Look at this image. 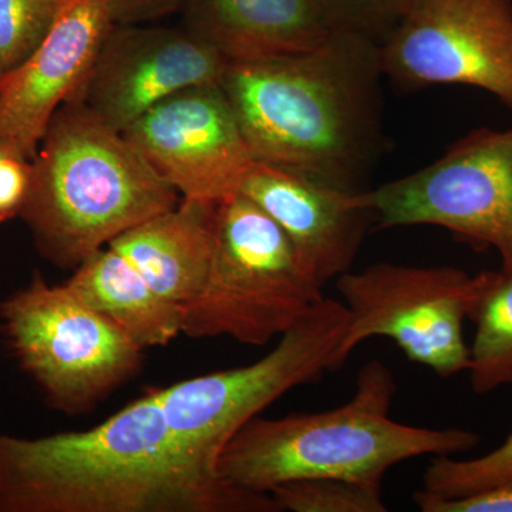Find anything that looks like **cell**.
Listing matches in <instances>:
<instances>
[{"instance_id": "1", "label": "cell", "mask_w": 512, "mask_h": 512, "mask_svg": "<svg viewBox=\"0 0 512 512\" xmlns=\"http://www.w3.org/2000/svg\"><path fill=\"white\" fill-rule=\"evenodd\" d=\"M0 512H281L185 450L157 390L90 430L0 431Z\"/></svg>"}, {"instance_id": "2", "label": "cell", "mask_w": 512, "mask_h": 512, "mask_svg": "<svg viewBox=\"0 0 512 512\" xmlns=\"http://www.w3.org/2000/svg\"><path fill=\"white\" fill-rule=\"evenodd\" d=\"M380 45L336 32L292 55L228 62L221 87L255 161L363 191L382 153Z\"/></svg>"}, {"instance_id": "3", "label": "cell", "mask_w": 512, "mask_h": 512, "mask_svg": "<svg viewBox=\"0 0 512 512\" xmlns=\"http://www.w3.org/2000/svg\"><path fill=\"white\" fill-rule=\"evenodd\" d=\"M392 370L373 359L360 369L348 403L281 419L256 416L228 441L218 473L245 490L271 493L303 478H342L382 487L384 474L421 456H456L480 444L477 433L397 423Z\"/></svg>"}, {"instance_id": "4", "label": "cell", "mask_w": 512, "mask_h": 512, "mask_svg": "<svg viewBox=\"0 0 512 512\" xmlns=\"http://www.w3.org/2000/svg\"><path fill=\"white\" fill-rule=\"evenodd\" d=\"M180 194L120 131L76 103L56 111L36 157L23 222L39 254L74 271Z\"/></svg>"}, {"instance_id": "5", "label": "cell", "mask_w": 512, "mask_h": 512, "mask_svg": "<svg viewBox=\"0 0 512 512\" xmlns=\"http://www.w3.org/2000/svg\"><path fill=\"white\" fill-rule=\"evenodd\" d=\"M322 289L284 229L239 192L217 204L210 271L184 306L183 335L265 346L325 298Z\"/></svg>"}, {"instance_id": "6", "label": "cell", "mask_w": 512, "mask_h": 512, "mask_svg": "<svg viewBox=\"0 0 512 512\" xmlns=\"http://www.w3.org/2000/svg\"><path fill=\"white\" fill-rule=\"evenodd\" d=\"M348 319L343 302L320 299L258 362L158 389L175 437L201 464L218 471L222 450L249 420L295 387L335 372Z\"/></svg>"}, {"instance_id": "7", "label": "cell", "mask_w": 512, "mask_h": 512, "mask_svg": "<svg viewBox=\"0 0 512 512\" xmlns=\"http://www.w3.org/2000/svg\"><path fill=\"white\" fill-rule=\"evenodd\" d=\"M0 325L20 367L60 412H87L140 367L143 350L39 272L0 302Z\"/></svg>"}, {"instance_id": "8", "label": "cell", "mask_w": 512, "mask_h": 512, "mask_svg": "<svg viewBox=\"0 0 512 512\" xmlns=\"http://www.w3.org/2000/svg\"><path fill=\"white\" fill-rule=\"evenodd\" d=\"M484 272L468 275L456 266H414L377 262L336 279L349 313L335 353L339 370L363 342L392 339L407 359L441 377L467 372L470 348L464 319L473 311Z\"/></svg>"}, {"instance_id": "9", "label": "cell", "mask_w": 512, "mask_h": 512, "mask_svg": "<svg viewBox=\"0 0 512 512\" xmlns=\"http://www.w3.org/2000/svg\"><path fill=\"white\" fill-rule=\"evenodd\" d=\"M377 229L431 225L494 248L512 274V130L471 131L416 173L365 190Z\"/></svg>"}, {"instance_id": "10", "label": "cell", "mask_w": 512, "mask_h": 512, "mask_svg": "<svg viewBox=\"0 0 512 512\" xmlns=\"http://www.w3.org/2000/svg\"><path fill=\"white\" fill-rule=\"evenodd\" d=\"M380 57L403 89L461 84L512 109V0H414Z\"/></svg>"}, {"instance_id": "11", "label": "cell", "mask_w": 512, "mask_h": 512, "mask_svg": "<svg viewBox=\"0 0 512 512\" xmlns=\"http://www.w3.org/2000/svg\"><path fill=\"white\" fill-rule=\"evenodd\" d=\"M123 134L187 200L220 204L239 194L255 161L221 84L168 97Z\"/></svg>"}, {"instance_id": "12", "label": "cell", "mask_w": 512, "mask_h": 512, "mask_svg": "<svg viewBox=\"0 0 512 512\" xmlns=\"http://www.w3.org/2000/svg\"><path fill=\"white\" fill-rule=\"evenodd\" d=\"M228 60L187 28L114 25L92 69L66 103H76L126 131L174 94L221 84Z\"/></svg>"}, {"instance_id": "13", "label": "cell", "mask_w": 512, "mask_h": 512, "mask_svg": "<svg viewBox=\"0 0 512 512\" xmlns=\"http://www.w3.org/2000/svg\"><path fill=\"white\" fill-rule=\"evenodd\" d=\"M113 26L106 0H67L42 45L0 83V143L36 157L50 121L82 86Z\"/></svg>"}, {"instance_id": "14", "label": "cell", "mask_w": 512, "mask_h": 512, "mask_svg": "<svg viewBox=\"0 0 512 512\" xmlns=\"http://www.w3.org/2000/svg\"><path fill=\"white\" fill-rule=\"evenodd\" d=\"M239 192L278 222L322 288L352 271L375 225L365 190H342L262 161H254Z\"/></svg>"}, {"instance_id": "15", "label": "cell", "mask_w": 512, "mask_h": 512, "mask_svg": "<svg viewBox=\"0 0 512 512\" xmlns=\"http://www.w3.org/2000/svg\"><path fill=\"white\" fill-rule=\"evenodd\" d=\"M185 28L228 62L305 52L335 35L318 0H185Z\"/></svg>"}, {"instance_id": "16", "label": "cell", "mask_w": 512, "mask_h": 512, "mask_svg": "<svg viewBox=\"0 0 512 512\" xmlns=\"http://www.w3.org/2000/svg\"><path fill=\"white\" fill-rule=\"evenodd\" d=\"M217 204L187 200L128 229L107 247L126 256L148 285L184 309L210 271Z\"/></svg>"}, {"instance_id": "17", "label": "cell", "mask_w": 512, "mask_h": 512, "mask_svg": "<svg viewBox=\"0 0 512 512\" xmlns=\"http://www.w3.org/2000/svg\"><path fill=\"white\" fill-rule=\"evenodd\" d=\"M64 285L141 350L167 346L183 335L184 309L158 295L116 249H100Z\"/></svg>"}, {"instance_id": "18", "label": "cell", "mask_w": 512, "mask_h": 512, "mask_svg": "<svg viewBox=\"0 0 512 512\" xmlns=\"http://www.w3.org/2000/svg\"><path fill=\"white\" fill-rule=\"evenodd\" d=\"M468 318L476 323L467 370L474 393L512 386V274L484 272L483 288Z\"/></svg>"}, {"instance_id": "19", "label": "cell", "mask_w": 512, "mask_h": 512, "mask_svg": "<svg viewBox=\"0 0 512 512\" xmlns=\"http://www.w3.org/2000/svg\"><path fill=\"white\" fill-rule=\"evenodd\" d=\"M281 511L386 512L382 487L342 480L303 478L276 485L271 493Z\"/></svg>"}, {"instance_id": "20", "label": "cell", "mask_w": 512, "mask_h": 512, "mask_svg": "<svg viewBox=\"0 0 512 512\" xmlns=\"http://www.w3.org/2000/svg\"><path fill=\"white\" fill-rule=\"evenodd\" d=\"M67 0H0V83L42 45Z\"/></svg>"}, {"instance_id": "21", "label": "cell", "mask_w": 512, "mask_h": 512, "mask_svg": "<svg viewBox=\"0 0 512 512\" xmlns=\"http://www.w3.org/2000/svg\"><path fill=\"white\" fill-rule=\"evenodd\" d=\"M512 480V434L491 453L473 460L434 457L423 476L424 491L454 498Z\"/></svg>"}, {"instance_id": "22", "label": "cell", "mask_w": 512, "mask_h": 512, "mask_svg": "<svg viewBox=\"0 0 512 512\" xmlns=\"http://www.w3.org/2000/svg\"><path fill=\"white\" fill-rule=\"evenodd\" d=\"M340 32L356 33L382 45L414 0H318Z\"/></svg>"}, {"instance_id": "23", "label": "cell", "mask_w": 512, "mask_h": 512, "mask_svg": "<svg viewBox=\"0 0 512 512\" xmlns=\"http://www.w3.org/2000/svg\"><path fill=\"white\" fill-rule=\"evenodd\" d=\"M33 160L0 143V228L20 218L32 184Z\"/></svg>"}, {"instance_id": "24", "label": "cell", "mask_w": 512, "mask_h": 512, "mask_svg": "<svg viewBox=\"0 0 512 512\" xmlns=\"http://www.w3.org/2000/svg\"><path fill=\"white\" fill-rule=\"evenodd\" d=\"M413 501L421 512H512V480L454 498L421 490Z\"/></svg>"}, {"instance_id": "25", "label": "cell", "mask_w": 512, "mask_h": 512, "mask_svg": "<svg viewBox=\"0 0 512 512\" xmlns=\"http://www.w3.org/2000/svg\"><path fill=\"white\" fill-rule=\"evenodd\" d=\"M185 0H106L114 25H143L183 9Z\"/></svg>"}]
</instances>
